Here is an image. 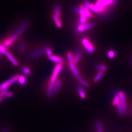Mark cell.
I'll use <instances>...</instances> for the list:
<instances>
[{"label":"cell","instance_id":"ab89813d","mask_svg":"<svg viewBox=\"0 0 132 132\" xmlns=\"http://www.w3.org/2000/svg\"><path fill=\"white\" fill-rule=\"evenodd\" d=\"M2 55V54H1L0 53V57H1V55Z\"/></svg>","mask_w":132,"mask_h":132},{"label":"cell","instance_id":"4316f807","mask_svg":"<svg viewBox=\"0 0 132 132\" xmlns=\"http://www.w3.org/2000/svg\"><path fill=\"white\" fill-rule=\"evenodd\" d=\"M22 70L23 73L26 76H29L31 74V70L30 69L27 67H23L22 68Z\"/></svg>","mask_w":132,"mask_h":132},{"label":"cell","instance_id":"7402d4cb","mask_svg":"<svg viewBox=\"0 0 132 132\" xmlns=\"http://www.w3.org/2000/svg\"><path fill=\"white\" fill-rule=\"evenodd\" d=\"M96 127L97 132H103V127L100 121H97L96 122Z\"/></svg>","mask_w":132,"mask_h":132},{"label":"cell","instance_id":"4dcf8cb0","mask_svg":"<svg viewBox=\"0 0 132 132\" xmlns=\"http://www.w3.org/2000/svg\"><path fill=\"white\" fill-rule=\"evenodd\" d=\"M13 95H14V94L13 92L8 91L4 95L3 97H5V98H11L13 96Z\"/></svg>","mask_w":132,"mask_h":132},{"label":"cell","instance_id":"f1b7e54d","mask_svg":"<svg viewBox=\"0 0 132 132\" xmlns=\"http://www.w3.org/2000/svg\"><path fill=\"white\" fill-rule=\"evenodd\" d=\"M67 56L69 63H73V57L71 52H67Z\"/></svg>","mask_w":132,"mask_h":132},{"label":"cell","instance_id":"836d02e7","mask_svg":"<svg viewBox=\"0 0 132 132\" xmlns=\"http://www.w3.org/2000/svg\"><path fill=\"white\" fill-rule=\"evenodd\" d=\"M89 10H91L92 11L96 13V9L94 5H93V4H90L89 6Z\"/></svg>","mask_w":132,"mask_h":132},{"label":"cell","instance_id":"1f68e13d","mask_svg":"<svg viewBox=\"0 0 132 132\" xmlns=\"http://www.w3.org/2000/svg\"><path fill=\"white\" fill-rule=\"evenodd\" d=\"M8 92V88H6L0 90V95L3 97L4 95Z\"/></svg>","mask_w":132,"mask_h":132},{"label":"cell","instance_id":"2e32d148","mask_svg":"<svg viewBox=\"0 0 132 132\" xmlns=\"http://www.w3.org/2000/svg\"><path fill=\"white\" fill-rule=\"evenodd\" d=\"M52 18L56 26L59 28H61L62 27V24L60 21V19L57 17L55 14L52 15Z\"/></svg>","mask_w":132,"mask_h":132},{"label":"cell","instance_id":"74e56055","mask_svg":"<svg viewBox=\"0 0 132 132\" xmlns=\"http://www.w3.org/2000/svg\"><path fill=\"white\" fill-rule=\"evenodd\" d=\"M130 65L132 66V57H131V59H130Z\"/></svg>","mask_w":132,"mask_h":132},{"label":"cell","instance_id":"44dd1931","mask_svg":"<svg viewBox=\"0 0 132 132\" xmlns=\"http://www.w3.org/2000/svg\"><path fill=\"white\" fill-rule=\"evenodd\" d=\"M117 109L118 111V113L119 114L120 116H125V111L123 110V108L122 107V105H121V103H118L117 105Z\"/></svg>","mask_w":132,"mask_h":132},{"label":"cell","instance_id":"8fae6325","mask_svg":"<svg viewBox=\"0 0 132 132\" xmlns=\"http://www.w3.org/2000/svg\"><path fill=\"white\" fill-rule=\"evenodd\" d=\"M5 55L7 58L9 59V61L11 62L13 65L15 67H17L19 66V63L18 62V61H17L13 57V56L10 53V52H7Z\"/></svg>","mask_w":132,"mask_h":132},{"label":"cell","instance_id":"ac0fdd59","mask_svg":"<svg viewBox=\"0 0 132 132\" xmlns=\"http://www.w3.org/2000/svg\"><path fill=\"white\" fill-rule=\"evenodd\" d=\"M103 75H104V72L99 71L94 79V82L96 83L98 82L101 79Z\"/></svg>","mask_w":132,"mask_h":132},{"label":"cell","instance_id":"9a60e30c","mask_svg":"<svg viewBox=\"0 0 132 132\" xmlns=\"http://www.w3.org/2000/svg\"><path fill=\"white\" fill-rule=\"evenodd\" d=\"M26 42L24 41H22L19 42L18 46V51L19 53H22L24 52L26 50Z\"/></svg>","mask_w":132,"mask_h":132},{"label":"cell","instance_id":"e575fe53","mask_svg":"<svg viewBox=\"0 0 132 132\" xmlns=\"http://www.w3.org/2000/svg\"><path fill=\"white\" fill-rule=\"evenodd\" d=\"M119 92H118V90H114L112 91V94L113 95H114V96L117 95H118V93H119Z\"/></svg>","mask_w":132,"mask_h":132},{"label":"cell","instance_id":"4fadbf2b","mask_svg":"<svg viewBox=\"0 0 132 132\" xmlns=\"http://www.w3.org/2000/svg\"><path fill=\"white\" fill-rule=\"evenodd\" d=\"M82 55V52L80 50L76 51L73 57V63L74 64H77L80 60Z\"/></svg>","mask_w":132,"mask_h":132},{"label":"cell","instance_id":"52a82bcc","mask_svg":"<svg viewBox=\"0 0 132 132\" xmlns=\"http://www.w3.org/2000/svg\"><path fill=\"white\" fill-rule=\"evenodd\" d=\"M118 96L119 97L120 101L122 107L125 112H127V105L126 102V99L125 93L123 92H119L118 93Z\"/></svg>","mask_w":132,"mask_h":132},{"label":"cell","instance_id":"d6a6232c","mask_svg":"<svg viewBox=\"0 0 132 132\" xmlns=\"http://www.w3.org/2000/svg\"><path fill=\"white\" fill-rule=\"evenodd\" d=\"M72 11L76 13V14H80V10L79 9V7H77L76 6H73L72 8Z\"/></svg>","mask_w":132,"mask_h":132},{"label":"cell","instance_id":"7a4b0ae2","mask_svg":"<svg viewBox=\"0 0 132 132\" xmlns=\"http://www.w3.org/2000/svg\"><path fill=\"white\" fill-rule=\"evenodd\" d=\"M19 36L16 34L15 32H13L11 34H10L3 41L2 44L4 45V47L6 48L10 47L13 44L14 42L18 39L19 37Z\"/></svg>","mask_w":132,"mask_h":132},{"label":"cell","instance_id":"e0dca14e","mask_svg":"<svg viewBox=\"0 0 132 132\" xmlns=\"http://www.w3.org/2000/svg\"><path fill=\"white\" fill-rule=\"evenodd\" d=\"M78 92L80 98L84 99L86 98V94L82 87L79 86L78 88Z\"/></svg>","mask_w":132,"mask_h":132},{"label":"cell","instance_id":"603a6c76","mask_svg":"<svg viewBox=\"0 0 132 132\" xmlns=\"http://www.w3.org/2000/svg\"><path fill=\"white\" fill-rule=\"evenodd\" d=\"M45 51L46 52V54L48 56H51L52 55V51L50 46L46 45L45 47Z\"/></svg>","mask_w":132,"mask_h":132},{"label":"cell","instance_id":"8992f818","mask_svg":"<svg viewBox=\"0 0 132 132\" xmlns=\"http://www.w3.org/2000/svg\"><path fill=\"white\" fill-rule=\"evenodd\" d=\"M45 50L42 48L31 51L28 55V57L30 59H35L42 56L44 54Z\"/></svg>","mask_w":132,"mask_h":132},{"label":"cell","instance_id":"7c38bea8","mask_svg":"<svg viewBox=\"0 0 132 132\" xmlns=\"http://www.w3.org/2000/svg\"><path fill=\"white\" fill-rule=\"evenodd\" d=\"M61 84H62V83H61V81L60 80H57L53 86V88L52 89V93L53 94H55L59 92V90L61 87Z\"/></svg>","mask_w":132,"mask_h":132},{"label":"cell","instance_id":"d4e9b609","mask_svg":"<svg viewBox=\"0 0 132 132\" xmlns=\"http://www.w3.org/2000/svg\"><path fill=\"white\" fill-rule=\"evenodd\" d=\"M120 103V101L119 97L118 95H117L114 96V97L113 98V100H112V105L114 106H116V105Z\"/></svg>","mask_w":132,"mask_h":132},{"label":"cell","instance_id":"484cf974","mask_svg":"<svg viewBox=\"0 0 132 132\" xmlns=\"http://www.w3.org/2000/svg\"><path fill=\"white\" fill-rule=\"evenodd\" d=\"M96 68L97 70H99V71H105L107 69V67L106 66L102 64H98L96 66Z\"/></svg>","mask_w":132,"mask_h":132},{"label":"cell","instance_id":"d590c367","mask_svg":"<svg viewBox=\"0 0 132 132\" xmlns=\"http://www.w3.org/2000/svg\"><path fill=\"white\" fill-rule=\"evenodd\" d=\"M10 132V130L8 128H5L1 130V131L0 132Z\"/></svg>","mask_w":132,"mask_h":132},{"label":"cell","instance_id":"277c9868","mask_svg":"<svg viewBox=\"0 0 132 132\" xmlns=\"http://www.w3.org/2000/svg\"><path fill=\"white\" fill-rule=\"evenodd\" d=\"M81 43L88 53H92L94 52L95 50L94 47L88 39L86 38H82L81 39Z\"/></svg>","mask_w":132,"mask_h":132},{"label":"cell","instance_id":"5bb4252c","mask_svg":"<svg viewBox=\"0 0 132 132\" xmlns=\"http://www.w3.org/2000/svg\"><path fill=\"white\" fill-rule=\"evenodd\" d=\"M54 12L55 15L60 19L61 17V6L59 4H56L55 5Z\"/></svg>","mask_w":132,"mask_h":132},{"label":"cell","instance_id":"f35d334b","mask_svg":"<svg viewBox=\"0 0 132 132\" xmlns=\"http://www.w3.org/2000/svg\"><path fill=\"white\" fill-rule=\"evenodd\" d=\"M130 114L131 116H132V109H131L130 111Z\"/></svg>","mask_w":132,"mask_h":132},{"label":"cell","instance_id":"f546056e","mask_svg":"<svg viewBox=\"0 0 132 132\" xmlns=\"http://www.w3.org/2000/svg\"><path fill=\"white\" fill-rule=\"evenodd\" d=\"M115 52L113 50H110L108 51V53H107V55H108V57H109V59H112L115 57Z\"/></svg>","mask_w":132,"mask_h":132},{"label":"cell","instance_id":"83f0119b","mask_svg":"<svg viewBox=\"0 0 132 132\" xmlns=\"http://www.w3.org/2000/svg\"><path fill=\"white\" fill-rule=\"evenodd\" d=\"M7 52L6 48L2 44L0 43V53L2 55H6Z\"/></svg>","mask_w":132,"mask_h":132},{"label":"cell","instance_id":"ffe728a7","mask_svg":"<svg viewBox=\"0 0 132 132\" xmlns=\"http://www.w3.org/2000/svg\"><path fill=\"white\" fill-rule=\"evenodd\" d=\"M18 81L21 85H26V80L25 76L23 75H19L18 78Z\"/></svg>","mask_w":132,"mask_h":132},{"label":"cell","instance_id":"d6986e66","mask_svg":"<svg viewBox=\"0 0 132 132\" xmlns=\"http://www.w3.org/2000/svg\"><path fill=\"white\" fill-rule=\"evenodd\" d=\"M77 79L78 81L80 83V84L83 86H84L85 87H88L90 86L89 83L87 81H85V80H84V79H83L80 76L77 77Z\"/></svg>","mask_w":132,"mask_h":132},{"label":"cell","instance_id":"cb8c5ba5","mask_svg":"<svg viewBox=\"0 0 132 132\" xmlns=\"http://www.w3.org/2000/svg\"><path fill=\"white\" fill-rule=\"evenodd\" d=\"M85 16H81L80 15L79 19V24H84L86 23L87 19Z\"/></svg>","mask_w":132,"mask_h":132},{"label":"cell","instance_id":"6da1fadb","mask_svg":"<svg viewBox=\"0 0 132 132\" xmlns=\"http://www.w3.org/2000/svg\"><path fill=\"white\" fill-rule=\"evenodd\" d=\"M63 69V64H58L55 66L53 72L50 79V82L46 90V96L48 97H51L52 94V89L55 83L57 81V77Z\"/></svg>","mask_w":132,"mask_h":132},{"label":"cell","instance_id":"30bf717a","mask_svg":"<svg viewBox=\"0 0 132 132\" xmlns=\"http://www.w3.org/2000/svg\"><path fill=\"white\" fill-rule=\"evenodd\" d=\"M68 66L76 78L79 76V71L74 63H69Z\"/></svg>","mask_w":132,"mask_h":132},{"label":"cell","instance_id":"5b68a950","mask_svg":"<svg viewBox=\"0 0 132 132\" xmlns=\"http://www.w3.org/2000/svg\"><path fill=\"white\" fill-rule=\"evenodd\" d=\"M19 76V75H15L14 76L11 78L1 84L0 90L6 88H9V86H10V85L18 81Z\"/></svg>","mask_w":132,"mask_h":132},{"label":"cell","instance_id":"8d00e7d4","mask_svg":"<svg viewBox=\"0 0 132 132\" xmlns=\"http://www.w3.org/2000/svg\"><path fill=\"white\" fill-rule=\"evenodd\" d=\"M3 99H4V97L0 95V103H1L2 102Z\"/></svg>","mask_w":132,"mask_h":132},{"label":"cell","instance_id":"9c48e42d","mask_svg":"<svg viewBox=\"0 0 132 132\" xmlns=\"http://www.w3.org/2000/svg\"><path fill=\"white\" fill-rule=\"evenodd\" d=\"M90 2L88 0H85L84 2V7H85V16L87 18H92L93 17L92 14L90 13L89 9Z\"/></svg>","mask_w":132,"mask_h":132},{"label":"cell","instance_id":"ba28073f","mask_svg":"<svg viewBox=\"0 0 132 132\" xmlns=\"http://www.w3.org/2000/svg\"><path fill=\"white\" fill-rule=\"evenodd\" d=\"M48 59L50 61L56 63V64H63V59L60 56L52 55L51 56H48Z\"/></svg>","mask_w":132,"mask_h":132},{"label":"cell","instance_id":"3957f363","mask_svg":"<svg viewBox=\"0 0 132 132\" xmlns=\"http://www.w3.org/2000/svg\"><path fill=\"white\" fill-rule=\"evenodd\" d=\"M95 24L93 22H89L84 24H78L76 27V32L77 34H79L80 33H82L86 30L93 28Z\"/></svg>","mask_w":132,"mask_h":132}]
</instances>
